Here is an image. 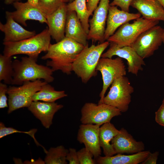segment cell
Returning <instances> with one entry per match:
<instances>
[{
  "label": "cell",
  "mask_w": 164,
  "mask_h": 164,
  "mask_svg": "<svg viewBox=\"0 0 164 164\" xmlns=\"http://www.w3.org/2000/svg\"><path fill=\"white\" fill-rule=\"evenodd\" d=\"M85 46L70 38L65 37L60 41L51 44L47 53L41 57L49 59L46 66L53 71L60 70L67 75L71 74L73 64Z\"/></svg>",
  "instance_id": "6da1fadb"
},
{
  "label": "cell",
  "mask_w": 164,
  "mask_h": 164,
  "mask_svg": "<svg viewBox=\"0 0 164 164\" xmlns=\"http://www.w3.org/2000/svg\"><path fill=\"white\" fill-rule=\"evenodd\" d=\"M37 59L29 56L22 57L20 60L12 61L14 74L12 84L22 85L28 81L42 79L48 83L53 81L52 69L37 63Z\"/></svg>",
  "instance_id": "7a4b0ae2"
},
{
  "label": "cell",
  "mask_w": 164,
  "mask_h": 164,
  "mask_svg": "<svg viewBox=\"0 0 164 164\" xmlns=\"http://www.w3.org/2000/svg\"><path fill=\"white\" fill-rule=\"evenodd\" d=\"M110 44L107 41L90 47L87 45L77 57L73 64L72 70L82 82L86 83L97 75L96 68L99 60Z\"/></svg>",
  "instance_id": "3957f363"
},
{
  "label": "cell",
  "mask_w": 164,
  "mask_h": 164,
  "mask_svg": "<svg viewBox=\"0 0 164 164\" xmlns=\"http://www.w3.org/2000/svg\"><path fill=\"white\" fill-rule=\"evenodd\" d=\"M51 37L48 29H46L28 39L16 42L3 43V54L12 57L23 54L37 59L40 53L48 50L51 44Z\"/></svg>",
  "instance_id": "277c9868"
},
{
  "label": "cell",
  "mask_w": 164,
  "mask_h": 164,
  "mask_svg": "<svg viewBox=\"0 0 164 164\" xmlns=\"http://www.w3.org/2000/svg\"><path fill=\"white\" fill-rule=\"evenodd\" d=\"M159 22L158 21L148 20L141 17L132 23L127 22L121 26L107 40L120 47L131 46L141 34Z\"/></svg>",
  "instance_id": "5b68a950"
},
{
  "label": "cell",
  "mask_w": 164,
  "mask_h": 164,
  "mask_svg": "<svg viewBox=\"0 0 164 164\" xmlns=\"http://www.w3.org/2000/svg\"><path fill=\"white\" fill-rule=\"evenodd\" d=\"M47 83L38 79L25 82L19 87H8L7 92L8 113L21 108H28L33 101L32 97L34 94L40 90L43 85Z\"/></svg>",
  "instance_id": "8992f818"
},
{
  "label": "cell",
  "mask_w": 164,
  "mask_h": 164,
  "mask_svg": "<svg viewBox=\"0 0 164 164\" xmlns=\"http://www.w3.org/2000/svg\"><path fill=\"white\" fill-rule=\"evenodd\" d=\"M128 78L124 76L114 80L109 91L103 100V103L114 107L121 112H126L134 92Z\"/></svg>",
  "instance_id": "52a82bcc"
},
{
  "label": "cell",
  "mask_w": 164,
  "mask_h": 164,
  "mask_svg": "<svg viewBox=\"0 0 164 164\" xmlns=\"http://www.w3.org/2000/svg\"><path fill=\"white\" fill-rule=\"evenodd\" d=\"M117 108L103 103L97 104L87 102L81 110L80 121L82 124H93L101 126L110 122L114 117L121 114Z\"/></svg>",
  "instance_id": "ba28073f"
},
{
  "label": "cell",
  "mask_w": 164,
  "mask_h": 164,
  "mask_svg": "<svg viewBox=\"0 0 164 164\" xmlns=\"http://www.w3.org/2000/svg\"><path fill=\"white\" fill-rule=\"evenodd\" d=\"M101 73L103 82L102 88L99 95L98 104L103 103V100L108 88L115 79L125 76V65L121 58H101L96 68Z\"/></svg>",
  "instance_id": "9c48e42d"
},
{
  "label": "cell",
  "mask_w": 164,
  "mask_h": 164,
  "mask_svg": "<svg viewBox=\"0 0 164 164\" xmlns=\"http://www.w3.org/2000/svg\"><path fill=\"white\" fill-rule=\"evenodd\" d=\"M164 31L160 26H153L141 34L131 46L143 59L149 58L163 43Z\"/></svg>",
  "instance_id": "30bf717a"
},
{
  "label": "cell",
  "mask_w": 164,
  "mask_h": 164,
  "mask_svg": "<svg viewBox=\"0 0 164 164\" xmlns=\"http://www.w3.org/2000/svg\"><path fill=\"white\" fill-rule=\"evenodd\" d=\"M108 50L103 53L101 57L111 58L114 56L124 58L127 61L129 73L137 76L139 71L143 70V66L145 65L142 58L131 46L120 47L116 44L110 43Z\"/></svg>",
  "instance_id": "8fae6325"
},
{
  "label": "cell",
  "mask_w": 164,
  "mask_h": 164,
  "mask_svg": "<svg viewBox=\"0 0 164 164\" xmlns=\"http://www.w3.org/2000/svg\"><path fill=\"white\" fill-rule=\"evenodd\" d=\"M109 0H101L95 9L92 18L89 21V30L88 39L105 42L104 36L105 25L110 6Z\"/></svg>",
  "instance_id": "7c38bea8"
},
{
  "label": "cell",
  "mask_w": 164,
  "mask_h": 164,
  "mask_svg": "<svg viewBox=\"0 0 164 164\" xmlns=\"http://www.w3.org/2000/svg\"><path fill=\"white\" fill-rule=\"evenodd\" d=\"M100 126L93 124H81L79 126L77 140L83 144L85 147L93 154L94 159L101 156V147L99 142Z\"/></svg>",
  "instance_id": "4fadbf2b"
},
{
  "label": "cell",
  "mask_w": 164,
  "mask_h": 164,
  "mask_svg": "<svg viewBox=\"0 0 164 164\" xmlns=\"http://www.w3.org/2000/svg\"><path fill=\"white\" fill-rule=\"evenodd\" d=\"M141 15L139 13H130L119 9L117 6L110 5L104 34V41L112 36L118 27L130 21L139 18Z\"/></svg>",
  "instance_id": "5bb4252c"
},
{
  "label": "cell",
  "mask_w": 164,
  "mask_h": 164,
  "mask_svg": "<svg viewBox=\"0 0 164 164\" xmlns=\"http://www.w3.org/2000/svg\"><path fill=\"white\" fill-rule=\"evenodd\" d=\"M13 5L16 10L9 12L13 19L18 23L26 26V21L32 20L47 24L46 16L37 6H33L27 2H16Z\"/></svg>",
  "instance_id": "9a60e30c"
},
{
  "label": "cell",
  "mask_w": 164,
  "mask_h": 164,
  "mask_svg": "<svg viewBox=\"0 0 164 164\" xmlns=\"http://www.w3.org/2000/svg\"><path fill=\"white\" fill-rule=\"evenodd\" d=\"M6 22H0V30L5 34L3 43L20 41L32 37L36 35L35 31H30L22 27L16 22L9 11L5 12Z\"/></svg>",
  "instance_id": "2e32d148"
},
{
  "label": "cell",
  "mask_w": 164,
  "mask_h": 164,
  "mask_svg": "<svg viewBox=\"0 0 164 164\" xmlns=\"http://www.w3.org/2000/svg\"><path fill=\"white\" fill-rule=\"evenodd\" d=\"M112 144L116 154H134L145 149L142 141H137L124 128H121L112 139Z\"/></svg>",
  "instance_id": "e0dca14e"
},
{
  "label": "cell",
  "mask_w": 164,
  "mask_h": 164,
  "mask_svg": "<svg viewBox=\"0 0 164 164\" xmlns=\"http://www.w3.org/2000/svg\"><path fill=\"white\" fill-rule=\"evenodd\" d=\"M67 12V5L63 3L54 12L46 17L50 34L56 43L65 37Z\"/></svg>",
  "instance_id": "ac0fdd59"
},
{
  "label": "cell",
  "mask_w": 164,
  "mask_h": 164,
  "mask_svg": "<svg viewBox=\"0 0 164 164\" xmlns=\"http://www.w3.org/2000/svg\"><path fill=\"white\" fill-rule=\"evenodd\" d=\"M63 107L56 103L33 101L28 107V109L41 122L44 127L49 128L52 124L55 113Z\"/></svg>",
  "instance_id": "d6986e66"
},
{
  "label": "cell",
  "mask_w": 164,
  "mask_h": 164,
  "mask_svg": "<svg viewBox=\"0 0 164 164\" xmlns=\"http://www.w3.org/2000/svg\"><path fill=\"white\" fill-rule=\"evenodd\" d=\"M130 6L145 19L164 21V9L157 0H132Z\"/></svg>",
  "instance_id": "ffe728a7"
},
{
  "label": "cell",
  "mask_w": 164,
  "mask_h": 164,
  "mask_svg": "<svg viewBox=\"0 0 164 164\" xmlns=\"http://www.w3.org/2000/svg\"><path fill=\"white\" fill-rule=\"evenodd\" d=\"M65 36L74 40L84 46L88 45V34L84 29L75 11H67Z\"/></svg>",
  "instance_id": "44dd1931"
},
{
  "label": "cell",
  "mask_w": 164,
  "mask_h": 164,
  "mask_svg": "<svg viewBox=\"0 0 164 164\" xmlns=\"http://www.w3.org/2000/svg\"><path fill=\"white\" fill-rule=\"evenodd\" d=\"M150 152L147 150L128 155L117 154L110 156H100L94 159L98 164H138L144 161Z\"/></svg>",
  "instance_id": "7402d4cb"
},
{
  "label": "cell",
  "mask_w": 164,
  "mask_h": 164,
  "mask_svg": "<svg viewBox=\"0 0 164 164\" xmlns=\"http://www.w3.org/2000/svg\"><path fill=\"white\" fill-rule=\"evenodd\" d=\"M119 131L110 122L105 123L100 127L99 142L104 156H110L116 154L111 142Z\"/></svg>",
  "instance_id": "603a6c76"
},
{
  "label": "cell",
  "mask_w": 164,
  "mask_h": 164,
  "mask_svg": "<svg viewBox=\"0 0 164 164\" xmlns=\"http://www.w3.org/2000/svg\"><path fill=\"white\" fill-rule=\"evenodd\" d=\"M67 96L64 91H56L53 87L47 83L43 85L40 90L34 94L32 100L33 101L54 102L56 100Z\"/></svg>",
  "instance_id": "cb8c5ba5"
},
{
  "label": "cell",
  "mask_w": 164,
  "mask_h": 164,
  "mask_svg": "<svg viewBox=\"0 0 164 164\" xmlns=\"http://www.w3.org/2000/svg\"><path fill=\"white\" fill-rule=\"evenodd\" d=\"M68 11H75L86 33L88 34L90 28L89 19L91 15L88 11L86 0H74L67 5Z\"/></svg>",
  "instance_id": "d4e9b609"
},
{
  "label": "cell",
  "mask_w": 164,
  "mask_h": 164,
  "mask_svg": "<svg viewBox=\"0 0 164 164\" xmlns=\"http://www.w3.org/2000/svg\"><path fill=\"white\" fill-rule=\"evenodd\" d=\"M68 150L63 145L51 148L47 151L44 159L46 164H66L67 163L66 156Z\"/></svg>",
  "instance_id": "484cf974"
},
{
  "label": "cell",
  "mask_w": 164,
  "mask_h": 164,
  "mask_svg": "<svg viewBox=\"0 0 164 164\" xmlns=\"http://www.w3.org/2000/svg\"><path fill=\"white\" fill-rule=\"evenodd\" d=\"M12 57L0 55V81L7 84H12L14 69Z\"/></svg>",
  "instance_id": "4316f807"
},
{
  "label": "cell",
  "mask_w": 164,
  "mask_h": 164,
  "mask_svg": "<svg viewBox=\"0 0 164 164\" xmlns=\"http://www.w3.org/2000/svg\"><path fill=\"white\" fill-rule=\"evenodd\" d=\"M63 3L61 0H38L37 7L46 17L56 10Z\"/></svg>",
  "instance_id": "83f0119b"
},
{
  "label": "cell",
  "mask_w": 164,
  "mask_h": 164,
  "mask_svg": "<svg viewBox=\"0 0 164 164\" xmlns=\"http://www.w3.org/2000/svg\"><path fill=\"white\" fill-rule=\"evenodd\" d=\"M37 131L36 129H31L28 132H22L12 128L7 127L5 126L4 124L2 122L0 123V138H1L5 136L10 134L15 133H22L28 134L34 139L36 145L38 146H40L42 147L45 152L46 153L47 151L36 140L35 137L34 135Z\"/></svg>",
  "instance_id": "f1b7e54d"
},
{
  "label": "cell",
  "mask_w": 164,
  "mask_h": 164,
  "mask_svg": "<svg viewBox=\"0 0 164 164\" xmlns=\"http://www.w3.org/2000/svg\"><path fill=\"white\" fill-rule=\"evenodd\" d=\"M77 154L80 164H96L93 155L85 147L77 151Z\"/></svg>",
  "instance_id": "f546056e"
},
{
  "label": "cell",
  "mask_w": 164,
  "mask_h": 164,
  "mask_svg": "<svg viewBox=\"0 0 164 164\" xmlns=\"http://www.w3.org/2000/svg\"><path fill=\"white\" fill-rule=\"evenodd\" d=\"M8 87L5 84L0 83V108H3L8 107L7 103Z\"/></svg>",
  "instance_id": "4dcf8cb0"
},
{
  "label": "cell",
  "mask_w": 164,
  "mask_h": 164,
  "mask_svg": "<svg viewBox=\"0 0 164 164\" xmlns=\"http://www.w3.org/2000/svg\"><path fill=\"white\" fill-rule=\"evenodd\" d=\"M132 0H113L110 4L111 6L119 7L121 10L129 12V7Z\"/></svg>",
  "instance_id": "1f68e13d"
},
{
  "label": "cell",
  "mask_w": 164,
  "mask_h": 164,
  "mask_svg": "<svg viewBox=\"0 0 164 164\" xmlns=\"http://www.w3.org/2000/svg\"><path fill=\"white\" fill-rule=\"evenodd\" d=\"M66 159L69 164H80L79 161L77 151L76 149L70 148L66 156Z\"/></svg>",
  "instance_id": "d6a6232c"
},
{
  "label": "cell",
  "mask_w": 164,
  "mask_h": 164,
  "mask_svg": "<svg viewBox=\"0 0 164 164\" xmlns=\"http://www.w3.org/2000/svg\"><path fill=\"white\" fill-rule=\"evenodd\" d=\"M155 121L160 125L164 127V101L155 112Z\"/></svg>",
  "instance_id": "836d02e7"
},
{
  "label": "cell",
  "mask_w": 164,
  "mask_h": 164,
  "mask_svg": "<svg viewBox=\"0 0 164 164\" xmlns=\"http://www.w3.org/2000/svg\"><path fill=\"white\" fill-rule=\"evenodd\" d=\"M159 154V152L156 151L153 153L151 152L147 158L142 162V164H156Z\"/></svg>",
  "instance_id": "e575fe53"
},
{
  "label": "cell",
  "mask_w": 164,
  "mask_h": 164,
  "mask_svg": "<svg viewBox=\"0 0 164 164\" xmlns=\"http://www.w3.org/2000/svg\"><path fill=\"white\" fill-rule=\"evenodd\" d=\"M101 0H87L86 5L87 9L90 15H92L93 12Z\"/></svg>",
  "instance_id": "d590c367"
},
{
  "label": "cell",
  "mask_w": 164,
  "mask_h": 164,
  "mask_svg": "<svg viewBox=\"0 0 164 164\" xmlns=\"http://www.w3.org/2000/svg\"><path fill=\"white\" fill-rule=\"evenodd\" d=\"M5 3L6 5L13 4L15 2H19L20 0H3Z\"/></svg>",
  "instance_id": "8d00e7d4"
},
{
  "label": "cell",
  "mask_w": 164,
  "mask_h": 164,
  "mask_svg": "<svg viewBox=\"0 0 164 164\" xmlns=\"http://www.w3.org/2000/svg\"><path fill=\"white\" fill-rule=\"evenodd\" d=\"M27 2H28L29 4L31 5L37 6L38 0H27Z\"/></svg>",
  "instance_id": "74e56055"
},
{
  "label": "cell",
  "mask_w": 164,
  "mask_h": 164,
  "mask_svg": "<svg viewBox=\"0 0 164 164\" xmlns=\"http://www.w3.org/2000/svg\"><path fill=\"white\" fill-rule=\"evenodd\" d=\"M164 9V0H157Z\"/></svg>",
  "instance_id": "f35d334b"
},
{
  "label": "cell",
  "mask_w": 164,
  "mask_h": 164,
  "mask_svg": "<svg viewBox=\"0 0 164 164\" xmlns=\"http://www.w3.org/2000/svg\"><path fill=\"white\" fill-rule=\"evenodd\" d=\"M70 0H61V2L64 3H66V2H70Z\"/></svg>",
  "instance_id": "ab89813d"
},
{
  "label": "cell",
  "mask_w": 164,
  "mask_h": 164,
  "mask_svg": "<svg viewBox=\"0 0 164 164\" xmlns=\"http://www.w3.org/2000/svg\"><path fill=\"white\" fill-rule=\"evenodd\" d=\"M163 43L164 44V31L163 35Z\"/></svg>",
  "instance_id": "60d3db41"
},
{
  "label": "cell",
  "mask_w": 164,
  "mask_h": 164,
  "mask_svg": "<svg viewBox=\"0 0 164 164\" xmlns=\"http://www.w3.org/2000/svg\"><path fill=\"white\" fill-rule=\"evenodd\" d=\"M73 0H70L69 2H72V1H73Z\"/></svg>",
  "instance_id": "b9f144b4"
},
{
  "label": "cell",
  "mask_w": 164,
  "mask_h": 164,
  "mask_svg": "<svg viewBox=\"0 0 164 164\" xmlns=\"http://www.w3.org/2000/svg\"><path fill=\"white\" fill-rule=\"evenodd\" d=\"M163 101H164V99H163Z\"/></svg>",
  "instance_id": "7bdbcfd3"
}]
</instances>
